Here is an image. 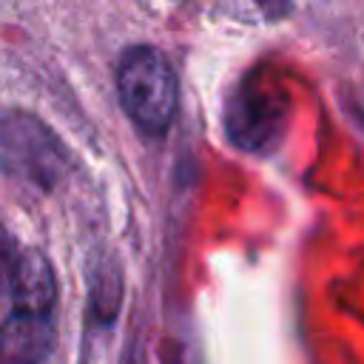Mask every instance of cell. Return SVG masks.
Wrapping results in <instances>:
<instances>
[{
	"instance_id": "cell-4",
	"label": "cell",
	"mask_w": 364,
	"mask_h": 364,
	"mask_svg": "<svg viewBox=\"0 0 364 364\" xmlns=\"http://www.w3.org/2000/svg\"><path fill=\"white\" fill-rule=\"evenodd\" d=\"M51 344V313L11 307L0 324V364H46Z\"/></svg>"
},
{
	"instance_id": "cell-3",
	"label": "cell",
	"mask_w": 364,
	"mask_h": 364,
	"mask_svg": "<svg viewBox=\"0 0 364 364\" xmlns=\"http://www.w3.org/2000/svg\"><path fill=\"white\" fill-rule=\"evenodd\" d=\"M0 165L37 188H51L65 176L68 156L60 139L31 114L0 119Z\"/></svg>"
},
{
	"instance_id": "cell-2",
	"label": "cell",
	"mask_w": 364,
	"mask_h": 364,
	"mask_svg": "<svg viewBox=\"0 0 364 364\" xmlns=\"http://www.w3.org/2000/svg\"><path fill=\"white\" fill-rule=\"evenodd\" d=\"M287 125V94L262 71L247 74L225 102V131L247 154H270Z\"/></svg>"
},
{
	"instance_id": "cell-1",
	"label": "cell",
	"mask_w": 364,
	"mask_h": 364,
	"mask_svg": "<svg viewBox=\"0 0 364 364\" xmlns=\"http://www.w3.org/2000/svg\"><path fill=\"white\" fill-rule=\"evenodd\" d=\"M117 94L131 122L145 134H165L179 108V80L154 46H134L117 65Z\"/></svg>"
},
{
	"instance_id": "cell-6",
	"label": "cell",
	"mask_w": 364,
	"mask_h": 364,
	"mask_svg": "<svg viewBox=\"0 0 364 364\" xmlns=\"http://www.w3.org/2000/svg\"><path fill=\"white\" fill-rule=\"evenodd\" d=\"M219 9L242 23H276L290 11V0H219Z\"/></svg>"
},
{
	"instance_id": "cell-5",
	"label": "cell",
	"mask_w": 364,
	"mask_h": 364,
	"mask_svg": "<svg viewBox=\"0 0 364 364\" xmlns=\"http://www.w3.org/2000/svg\"><path fill=\"white\" fill-rule=\"evenodd\" d=\"M9 296L11 304L20 310H34V313H51L54 307V273L51 264L46 262V256H40L37 250H23L14 279L9 284Z\"/></svg>"
},
{
	"instance_id": "cell-8",
	"label": "cell",
	"mask_w": 364,
	"mask_h": 364,
	"mask_svg": "<svg viewBox=\"0 0 364 364\" xmlns=\"http://www.w3.org/2000/svg\"><path fill=\"white\" fill-rule=\"evenodd\" d=\"M350 117L364 128V88H355L350 94Z\"/></svg>"
},
{
	"instance_id": "cell-7",
	"label": "cell",
	"mask_w": 364,
	"mask_h": 364,
	"mask_svg": "<svg viewBox=\"0 0 364 364\" xmlns=\"http://www.w3.org/2000/svg\"><path fill=\"white\" fill-rule=\"evenodd\" d=\"M23 247H17V242L9 236V230L0 225V293H9V284L14 279L17 262H20Z\"/></svg>"
}]
</instances>
